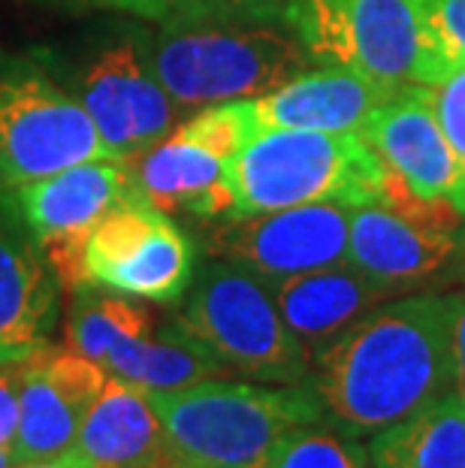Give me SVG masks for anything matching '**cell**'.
Listing matches in <instances>:
<instances>
[{
    "mask_svg": "<svg viewBox=\"0 0 465 468\" xmlns=\"http://www.w3.org/2000/svg\"><path fill=\"white\" fill-rule=\"evenodd\" d=\"M269 468H372V463L369 447L357 435L321 420L287 435Z\"/></svg>",
    "mask_w": 465,
    "mask_h": 468,
    "instance_id": "23",
    "label": "cell"
},
{
    "mask_svg": "<svg viewBox=\"0 0 465 468\" xmlns=\"http://www.w3.org/2000/svg\"><path fill=\"white\" fill-rule=\"evenodd\" d=\"M393 94L372 79L342 67H312L275 91L245 101L254 133L323 131L360 133L372 112Z\"/></svg>",
    "mask_w": 465,
    "mask_h": 468,
    "instance_id": "16",
    "label": "cell"
},
{
    "mask_svg": "<svg viewBox=\"0 0 465 468\" xmlns=\"http://www.w3.org/2000/svg\"><path fill=\"white\" fill-rule=\"evenodd\" d=\"M9 375L18 396L16 463H58L70 451L109 372L73 347L46 345L25 363L13 366Z\"/></svg>",
    "mask_w": 465,
    "mask_h": 468,
    "instance_id": "12",
    "label": "cell"
},
{
    "mask_svg": "<svg viewBox=\"0 0 465 468\" xmlns=\"http://www.w3.org/2000/svg\"><path fill=\"white\" fill-rule=\"evenodd\" d=\"M148 396L173 463L185 468H269L287 435L323 420L309 384L209 378Z\"/></svg>",
    "mask_w": 465,
    "mask_h": 468,
    "instance_id": "3",
    "label": "cell"
},
{
    "mask_svg": "<svg viewBox=\"0 0 465 468\" xmlns=\"http://www.w3.org/2000/svg\"><path fill=\"white\" fill-rule=\"evenodd\" d=\"M140 191L127 161H85L37 182L16 185L18 206L31 224L64 291L88 284L85 245L100 218Z\"/></svg>",
    "mask_w": 465,
    "mask_h": 468,
    "instance_id": "9",
    "label": "cell"
},
{
    "mask_svg": "<svg viewBox=\"0 0 465 468\" xmlns=\"http://www.w3.org/2000/svg\"><path fill=\"white\" fill-rule=\"evenodd\" d=\"M16 463V453H13V444H0V468H13Z\"/></svg>",
    "mask_w": 465,
    "mask_h": 468,
    "instance_id": "29",
    "label": "cell"
},
{
    "mask_svg": "<svg viewBox=\"0 0 465 468\" xmlns=\"http://www.w3.org/2000/svg\"><path fill=\"white\" fill-rule=\"evenodd\" d=\"M70 314H67V347L103 366L118 345L148 335L157 326L154 314L133 296L82 284L70 291Z\"/></svg>",
    "mask_w": 465,
    "mask_h": 468,
    "instance_id": "22",
    "label": "cell"
},
{
    "mask_svg": "<svg viewBox=\"0 0 465 468\" xmlns=\"http://www.w3.org/2000/svg\"><path fill=\"white\" fill-rule=\"evenodd\" d=\"M161 468H185V465H179V463H166V465H161Z\"/></svg>",
    "mask_w": 465,
    "mask_h": 468,
    "instance_id": "32",
    "label": "cell"
},
{
    "mask_svg": "<svg viewBox=\"0 0 465 468\" xmlns=\"http://www.w3.org/2000/svg\"><path fill=\"white\" fill-rule=\"evenodd\" d=\"M136 46L182 112L254 101L314 67L284 0H194L154 18Z\"/></svg>",
    "mask_w": 465,
    "mask_h": 468,
    "instance_id": "2",
    "label": "cell"
},
{
    "mask_svg": "<svg viewBox=\"0 0 465 468\" xmlns=\"http://www.w3.org/2000/svg\"><path fill=\"white\" fill-rule=\"evenodd\" d=\"M194 245L143 191L100 218L85 245V278L103 291L173 305L194 282Z\"/></svg>",
    "mask_w": 465,
    "mask_h": 468,
    "instance_id": "8",
    "label": "cell"
},
{
    "mask_svg": "<svg viewBox=\"0 0 465 468\" xmlns=\"http://www.w3.org/2000/svg\"><path fill=\"white\" fill-rule=\"evenodd\" d=\"M103 368L148 393L182 390L209 378L230 375L179 321L157 324L148 335L118 345L103 360Z\"/></svg>",
    "mask_w": 465,
    "mask_h": 468,
    "instance_id": "20",
    "label": "cell"
},
{
    "mask_svg": "<svg viewBox=\"0 0 465 468\" xmlns=\"http://www.w3.org/2000/svg\"><path fill=\"white\" fill-rule=\"evenodd\" d=\"M314 67H342L390 91L435 88L460 64L435 25V0H284Z\"/></svg>",
    "mask_w": 465,
    "mask_h": 468,
    "instance_id": "4",
    "label": "cell"
},
{
    "mask_svg": "<svg viewBox=\"0 0 465 468\" xmlns=\"http://www.w3.org/2000/svg\"><path fill=\"white\" fill-rule=\"evenodd\" d=\"M109 154L82 103L48 67L0 58V182L25 185Z\"/></svg>",
    "mask_w": 465,
    "mask_h": 468,
    "instance_id": "7",
    "label": "cell"
},
{
    "mask_svg": "<svg viewBox=\"0 0 465 468\" xmlns=\"http://www.w3.org/2000/svg\"><path fill=\"white\" fill-rule=\"evenodd\" d=\"M230 215L342 203L375 206L384 191V164L360 133L263 131L224 166ZM224 218V221H227Z\"/></svg>",
    "mask_w": 465,
    "mask_h": 468,
    "instance_id": "5",
    "label": "cell"
},
{
    "mask_svg": "<svg viewBox=\"0 0 465 468\" xmlns=\"http://www.w3.org/2000/svg\"><path fill=\"white\" fill-rule=\"evenodd\" d=\"M227 157L200 139L173 127L161 143L136 157V182L145 200L161 212H187L196 218H227L230 194L224 185Z\"/></svg>",
    "mask_w": 465,
    "mask_h": 468,
    "instance_id": "19",
    "label": "cell"
},
{
    "mask_svg": "<svg viewBox=\"0 0 465 468\" xmlns=\"http://www.w3.org/2000/svg\"><path fill=\"white\" fill-rule=\"evenodd\" d=\"M360 136L390 169L427 200H450L460 164L435 115L432 88H405L381 103L363 124Z\"/></svg>",
    "mask_w": 465,
    "mask_h": 468,
    "instance_id": "15",
    "label": "cell"
},
{
    "mask_svg": "<svg viewBox=\"0 0 465 468\" xmlns=\"http://www.w3.org/2000/svg\"><path fill=\"white\" fill-rule=\"evenodd\" d=\"M13 468H70V465H64V463H18Z\"/></svg>",
    "mask_w": 465,
    "mask_h": 468,
    "instance_id": "30",
    "label": "cell"
},
{
    "mask_svg": "<svg viewBox=\"0 0 465 468\" xmlns=\"http://www.w3.org/2000/svg\"><path fill=\"white\" fill-rule=\"evenodd\" d=\"M61 282L18 206L0 182V366L43 351L61 314Z\"/></svg>",
    "mask_w": 465,
    "mask_h": 468,
    "instance_id": "13",
    "label": "cell"
},
{
    "mask_svg": "<svg viewBox=\"0 0 465 468\" xmlns=\"http://www.w3.org/2000/svg\"><path fill=\"white\" fill-rule=\"evenodd\" d=\"M372 468H465V402L448 393L369 435Z\"/></svg>",
    "mask_w": 465,
    "mask_h": 468,
    "instance_id": "21",
    "label": "cell"
},
{
    "mask_svg": "<svg viewBox=\"0 0 465 468\" xmlns=\"http://www.w3.org/2000/svg\"><path fill=\"white\" fill-rule=\"evenodd\" d=\"M73 4H85V6H97V9H115V13H131L140 18H161L173 9H179L185 4H194V0H73Z\"/></svg>",
    "mask_w": 465,
    "mask_h": 468,
    "instance_id": "27",
    "label": "cell"
},
{
    "mask_svg": "<svg viewBox=\"0 0 465 468\" xmlns=\"http://www.w3.org/2000/svg\"><path fill=\"white\" fill-rule=\"evenodd\" d=\"M450 393H457L465 402V291L450 293Z\"/></svg>",
    "mask_w": 465,
    "mask_h": 468,
    "instance_id": "26",
    "label": "cell"
},
{
    "mask_svg": "<svg viewBox=\"0 0 465 468\" xmlns=\"http://www.w3.org/2000/svg\"><path fill=\"white\" fill-rule=\"evenodd\" d=\"M227 372L263 384H305L312 360L287 330L272 287L224 257L194 272L175 317Z\"/></svg>",
    "mask_w": 465,
    "mask_h": 468,
    "instance_id": "6",
    "label": "cell"
},
{
    "mask_svg": "<svg viewBox=\"0 0 465 468\" xmlns=\"http://www.w3.org/2000/svg\"><path fill=\"white\" fill-rule=\"evenodd\" d=\"M58 463L70 468H161L173 463L164 423L148 390L109 375L70 451Z\"/></svg>",
    "mask_w": 465,
    "mask_h": 468,
    "instance_id": "17",
    "label": "cell"
},
{
    "mask_svg": "<svg viewBox=\"0 0 465 468\" xmlns=\"http://www.w3.org/2000/svg\"><path fill=\"white\" fill-rule=\"evenodd\" d=\"M435 25L453 61L465 64V0H435Z\"/></svg>",
    "mask_w": 465,
    "mask_h": 468,
    "instance_id": "25",
    "label": "cell"
},
{
    "mask_svg": "<svg viewBox=\"0 0 465 468\" xmlns=\"http://www.w3.org/2000/svg\"><path fill=\"white\" fill-rule=\"evenodd\" d=\"M18 423V396L13 375H0V444H13Z\"/></svg>",
    "mask_w": 465,
    "mask_h": 468,
    "instance_id": "28",
    "label": "cell"
},
{
    "mask_svg": "<svg viewBox=\"0 0 465 468\" xmlns=\"http://www.w3.org/2000/svg\"><path fill=\"white\" fill-rule=\"evenodd\" d=\"M460 263H462V269H465V233H462V261H460Z\"/></svg>",
    "mask_w": 465,
    "mask_h": 468,
    "instance_id": "31",
    "label": "cell"
},
{
    "mask_svg": "<svg viewBox=\"0 0 465 468\" xmlns=\"http://www.w3.org/2000/svg\"><path fill=\"white\" fill-rule=\"evenodd\" d=\"M465 227L417 221L384 206H357L351 212L348 263L372 282L408 293L439 282L462 261Z\"/></svg>",
    "mask_w": 465,
    "mask_h": 468,
    "instance_id": "14",
    "label": "cell"
},
{
    "mask_svg": "<svg viewBox=\"0 0 465 468\" xmlns=\"http://www.w3.org/2000/svg\"><path fill=\"white\" fill-rule=\"evenodd\" d=\"M323 420L369 438L450 393V293L393 296L312 356Z\"/></svg>",
    "mask_w": 465,
    "mask_h": 468,
    "instance_id": "1",
    "label": "cell"
},
{
    "mask_svg": "<svg viewBox=\"0 0 465 468\" xmlns=\"http://www.w3.org/2000/svg\"><path fill=\"white\" fill-rule=\"evenodd\" d=\"M351 212L354 208L342 203H312L227 218V224L212 233L209 248L272 284L348 261Z\"/></svg>",
    "mask_w": 465,
    "mask_h": 468,
    "instance_id": "11",
    "label": "cell"
},
{
    "mask_svg": "<svg viewBox=\"0 0 465 468\" xmlns=\"http://www.w3.org/2000/svg\"><path fill=\"white\" fill-rule=\"evenodd\" d=\"M73 97L94 122L109 154L127 164L161 143L182 115V106L145 67L136 34L97 48L79 67Z\"/></svg>",
    "mask_w": 465,
    "mask_h": 468,
    "instance_id": "10",
    "label": "cell"
},
{
    "mask_svg": "<svg viewBox=\"0 0 465 468\" xmlns=\"http://www.w3.org/2000/svg\"><path fill=\"white\" fill-rule=\"evenodd\" d=\"M432 103H435V115L441 122V131L448 136L460 164L453 206L465 215V64H460L444 82L432 88Z\"/></svg>",
    "mask_w": 465,
    "mask_h": 468,
    "instance_id": "24",
    "label": "cell"
},
{
    "mask_svg": "<svg viewBox=\"0 0 465 468\" xmlns=\"http://www.w3.org/2000/svg\"><path fill=\"white\" fill-rule=\"evenodd\" d=\"M269 287L281 321L305 347L309 360L369 312L396 296L390 287L372 282L348 261L281 278Z\"/></svg>",
    "mask_w": 465,
    "mask_h": 468,
    "instance_id": "18",
    "label": "cell"
}]
</instances>
